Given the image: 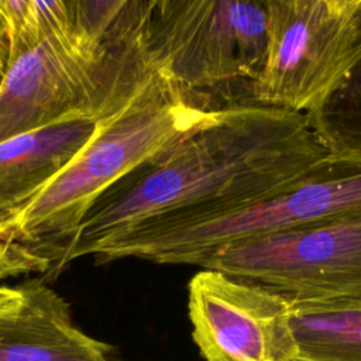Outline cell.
<instances>
[{
	"mask_svg": "<svg viewBox=\"0 0 361 361\" xmlns=\"http://www.w3.org/2000/svg\"><path fill=\"white\" fill-rule=\"evenodd\" d=\"M296 361H307V360H303V358H299V357H298V360H296Z\"/></svg>",
	"mask_w": 361,
	"mask_h": 361,
	"instance_id": "obj_17",
	"label": "cell"
},
{
	"mask_svg": "<svg viewBox=\"0 0 361 361\" xmlns=\"http://www.w3.org/2000/svg\"><path fill=\"white\" fill-rule=\"evenodd\" d=\"M21 305V293L18 288L0 285V316L16 312Z\"/></svg>",
	"mask_w": 361,
	"mask_h": 361,
	"instance_id": "obj_15",
	"label": "cell"
},
{
	"mask_svg": "<svg viewBox=\"0 0 361 361\" xmlns=\"http://www.w3.org/2000/svg\"><path fill=\"white\" fill-rule=\"evenodd\" d=\"M361 59V0H267L254 104L309 114Z\"/></svg>",
	"mask_w": 361,
	"mask_h": 361,
	"instance_id": "obj_7",
	"label": "cell"
},
{
	"mask_svg": "<svg viewBox=\"0 0 361 361\" xmlns=\"http://www.w3.org/2000/svg\"><path fill=\"white\" fill-rule=\"evenodd\" d=\"M310 127L333 155H361V59L314 111Z\"/></svg>",
	"mask_w": 361,
	"mask_h": 361,
	"instance_id": "obj_12",
	"label": "cell"
},
{
	"mask_svg": "<svg viewBox=\"0 0 361 361\" xmlns=\"http://www.w3.org/2000/svg\"><path fill=\"white\" fill-rule=\"evenodd\" d=\"M361 212V155L330 154L289 186L247 207L166 234L120 240L99 248L96 264L140 258L199 265L214 251L250 238L303 228Z\"/></svg>",
	"mask_w": 361,
	"mask_h": 361,
	"instance_id": "obj_4",
	"label": "cell"
},
{
	"mask_svg": "<svg viewBox=\"0 0 361 361\" xmlns=\"http://www.w3.org/2000/svg\"><path fill=\"white\" fill-rule=\"evenodd\" d=\"M200 268L258 285L292 312L361 309V212L228 244Z\"/></svg>",
	"mask_w": 361,
	"mask_h": 361,
	"instance_id": "obj_6",
	"label": "cell"
},
{
	"mask_svg": "<svg viewBox=\"0 0 361 361\" xmlns=\"http://www.w3.org/2000/svg\"><path fill=\"white\" fill-rule=\"evenodd\" d=\"M92 116H72L0 141V217L58 175L94 131Z\"/></svg>",
	"mask_w": 361,
	"mask_h": 361,
	"instance_id": "obj_10",
	"label": "cell"
},
{
	"mask_svg": "<svg viewBox=\"0 0 361 361\" xmlns=\"http://www.w3.org/2000/svg\"><path fill=\"white\" fill-rule=\"evenodd\" d=\"M144 42L155 65L199 103L237 83L250 89L265 54L267 0L147 1Z\"/></svg>",
	"mask_w": 361,
	"mask_h": 361,
	"instance_id": "obj_5",
	"label": "cell"
},
{
	"mask_svg": "<svg viewBox=\"0 0 361 361\" xmlns=\"http://www.w3.org/2000/svg\"><path fill=\"white\" fill-rule=\"evenodd\" d=\"M159 68L123 106L96 120L87 142L44 188L0 217L8 237L28 248H59L96 199L131 169L207 120Z\"/></svg>",
	"mask_w": 361,
	"mask_h": 361,
	"instance_id": "obj_3",
	"label": "cell"
},
{
	"mask_svg": "<svg viewBox=\"0 0 361 361\" xmlns=\"http://www.w3.org/2000/svg\"><path fill=\"white\" fill-rule=\"evenodd\" d=\"M329 155L306 114L254 103L217 109L106 189L59 247L55 271L113 241L166 234L247 207Z\"/></svg>",
	"mask_w": 361,
	"mask_h": 361,
	"instance_id": "obj_1",
	"label": "cell"
},
{
	"mask_svg": "<svg viewBox=\"0 0 361 361\" xmlns=\"http://www.w3.org/2000/svg\"><path fill=\"white\" fill-rule=\"evenodd\" d=\"M192 337L204 361H296L290 306L281 296L220 271L188 283Z\"/></svg>",
	"mask_w": 361,
	"mask_h": 361,
	"instance_id": "obj_8",
	"label": "cell"
},
{
	"mask_svg": "<svg viewBox=\"0 0 361 361\" xmlns=\"http://www.w3.org/2000/svg\"><path fill=\"white\" fill-rule=\"evenodd\" d=\"M147 1L80 0L78 21L8 61L0 141L72 116L123 106L157 72L144 42Z\"/></svg>",
	"mask_w": 361,
	"mask_h": 361,
	"instance_id": "obj_2",
	"label": "cell"
},
{
	"mask_svg": "<svg viewBox=\"0 0 361 361\" xmlns=\"http://www.w3.org/2000/svg\"><path fill=\"white\" fill-rule=\"evenodd\" d=\"M49 262L44 254L14 243L0 220V279L30 271H47Z\"/></svg>",
	"mask_w": 361,
	"mask_h": 361,
	"instance_id": "obj_14",
	"label": "cell"
},
{
	"mask_svg": "<svg viewBox=\"0 0 361 361\" xmlns=\"http://www.w3.org/2000/svg\"><path fill=\"white\" fill-rule=\"evenodd\" d=\"M17 288L20 307L0 316V361H110L111 347L73 323L68 302L45 279Z\"/></svg>",
	"mask_w": 361,
	"mask_h": 361,
	"instance_id": "obj_9",
	"label": "cell"
},
{
	"mask_svg": "<svg viewBox=\"0 0 361 361\" xmlns=\"http://www.w3.org/2000/svg\"><path fill=\"white\" fill-rule=\"evenodd\" d=\"M8 35V61L37 47L54 32L72 27L80 16V0H0Z\"/></svg>",
	"mask_w": 361,
	"mask_h": 361,
	"instance_id": "obj_13",
	"label": "cell"
},
{
	"mask_svg": "<svg viewBox=\"0 0 361 361\" xmlns=\"http://www.w3.org/2000/svg\"><path fill=\"white\" fill-rule=\"evenodd\" d=\"M290 324L299 358L361 361V309L292 312Z\"/></svg>",
	"mask_w": 361,
	"mask_h": 361,
	"instance_id": "obj_11",
	"label": "cell"
},
{
	"mask_svg": "<svg viewBox=\"0 0 361 361\" xmlns=\"http://www.w3.org/2000/svg\"><path fill=\"white\" fill-rule=\"evenodd\" d=\"M8 35H7V27L6 21L0 13V82L4 76V72L8 65Z\"/></svg>",
	"mask_w": 361,
	"mask_h": 361,
	"instance_id": "obj_16",
	"label": "cell"
}]
</instances>
